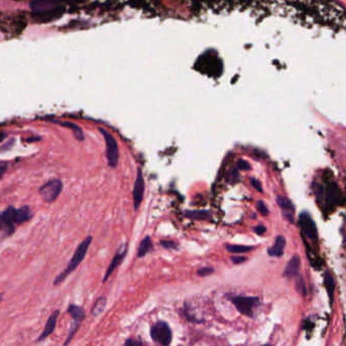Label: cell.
<instances>
[{
    "mask_svg": "<svg viewBox=\"0 0 346 346\" xmlns=\"http://www.w3.org/2000/svg\"><path fill=\"white\" fill-rule=\"evenodd\" d=\"M277 204L279 205V207L282 209L283 212V216L286 217V219L289 221H291L292 223L295 221L294 220V212H295V206L293 204V202L285 196H277L276 198Z\"/></svg>",
    "mask_w": 346,
    "mask_h": 346,
    "instance_id": "cell-11",
    "label": "cell"
},
{
    "mask_svg": "<svg viewBox=\"0 0 346 346\" xmlns=\"http://www.w3.org/2000/svg\"><path fill=\"white\" fill-rule=\"evenodd\" d=\"M57 123L59 125L63 126V127H66V128L71 130L78 140H80V141H84L85 140L84 131L79 125H76V124H74L72 122H68V121H66V122H57Z\"/></svg>",
    "mask_w": 346,
    "mask_h": 346,
    "instance_id": "cell-18",
    "label": "cell"
},
{
    "mask_svg": "<svg viewBox=\"0 0 346 346\" xmlns=\"http://www.w3.org/2000/svg\"><path fill=\"white\" fill-rule=\"evenodd\" d=\"M32 217H33V213L31 212L30 207L28 205H25L15 210L14 222L17 224H21V223H24L30 220Z\"/></svg>",
    "mask_w": 346,
    "mask_h": 346,
    "instance_id": "cell-14",
    "label": "cell"
},
{
    "mask_svg": "<svg viewBox=\"0 0 346 346\" xmlns=\"http://www.w3.org/2000/svg\"><path fill=\"white\" fill-rule=\"evenodd\" d=\"M91 241H92V237L88 236L80 244V246L75 250L72 258L69 261L67 267L55 278L54 285H59L62 282H64L65 279L79 267V265L84 261L86 255H87V250H88V248L91 244Z\"/></svg>",
    "mask_w": 346,
    "mask_h": 346,
    "instance_id": "cell-1",
    "label": "cell"
},
{
    "mask_svg": "<svg viewBox=\"0 0 346 346\" xmlns=\"http://www.w3.org/2000/svg\"><path fill=\"white\" fill-rule=\"evenodd\" d=\"M296 289H297V292L299 294H301L303 296V298H305L307 296V292H306V287H305V283L303 281V278L302 276L299 277V279L297 280V283H296Z\"/></svg>",
    "mask_w": 346,
    "mask_h": 346,
    "instance_id": "cell-24",
    "label": "cell"
},
{
    "mask_svg": "<svg viewBox=\"0 0 346 346\" xmlns=\"http://www.w3.org/2000/svg\"><path fill=\"white\" fill-rule=\"evenodd\" d=\"M31 7H32V10L36 13H44L46 11H48L49 9L51 10L52 8V4L48 1H34L32 4H31Z\"/></svg>",
    "mask_w": 346,
    "mask_h": 346,
    "instance_id": "cell-20",
    "label": "cell"
},
{
    "mask_svg": "<svg viewBox=\"0 0 346 346\" xmlns=\"http://www.w3.org/2000/svg\"><path fill=\"white\" fill-rule=\"evenodd\" d=\"M251 184H252V186H253L258 192H262V191H263L259 180L254 179V178H251Z\"/></svg>",
    "mask_w": 346,
    "mask_h": 346,
    "instance_id": "cell-30",
    "label": "cell"
},
{
    "mask_svg": "<svg viewBox=\"0 0 346 346\" xmlns=\"http://www.w3.org/2000/svg\"><path fill=\"white\" fill-rule=\"evenodd\" d=\"M106 304H107V298L105 297H100L95 303H93L92 307H91V311H90V314L93 316V317H99L106 309Z\"/></svg>",
    "mask_w": 346,
    "mask_h": 346,
    "instance_id": "cell-19",
    "label": "cell"
},
{
    "mask_svg": "<svg viewBox=\"0 0 346 346\" xmlns=\"http://www.w3.org/2000/svg\"><path fill=\"white\" fill-rule=\"evenodd\" d=\"M214 271H215V270H214V268H212V267H202V268H200V269L197 271V273H198L199 276L205 277V276H208V275L213 274Z\"/></svg>",
    "mask_w": 346,
    "mask_h": 346,
    "instance_id": "cell-26",
    "label": "cell"
},
{
    "mask_svg": "<svg viewBox=\"0 0 346 346\" xmlns=\"http://www.w3.org/2000/svg\"><path fill=\"white\" fill-rule=\"evenodd\" d=\"M59 314H60L59 311H55V312H53V314L50 315V317L48 318L47 323H46V325H45V328H44L42 334H41V335L37 338V340H36L37 342L43 341V340H45L48 336H50V335L54 332V330H55V328H56L57 321H58Z\"/></svg>",
    "mask_w": 346,
    "mask_h": 346,
    "instance_id": "cell-10",
    "label": "cell"
},
{
    "mask_svg": "<svg viewBox=\"0 0 346 346\" xmlns=\"http://www.w3.org/2000/svg\"><path fill=\"white\" fill-rule=\"evenodd\" d=\"M232 261H233V263H235V264H241V263L247 261V257H243V256H234V257H232Z\"/></svg>",
    "mask_w": 346,
    "mask_h": 346,
    "instance_id": "cell-31",
    "label": "cell"
},
{
    "mask_svg": "<svg viewBox=\"0 0 346 346\" xmlns=\"http://www.w3.org/2000/svg\"><path fill=\"white\" fill-rule=\"evenodd\" d=\"M184 216L194 220H206L210 218V214L206 210H197V212H185Z\"/></svg>",
    "mask_w": 346,
    "mask_h": 346,
    "instance_id": "cell-21",
    "label": "cell"
},
{
    "mask_svg": "<svg viewBox=\"0 0 346 346\" xmlns=\"http://www.w3.org/2000/svg\"><path fill=\"white\" fill-rule=\"evenodd\" d=\"M285 248V239L282 236H278L272 247L268 249V254L272 257H281Z\"/></svg>",
    "mask_w": 346,
    "mask_h": 346,
    "instance_id": "cell-13",
    "label": "cell"
},
{
    "mask_svg": "<svg viewBox=\"0 0 346 346\" xmlns=\"http://www.w3.org/2000/svg\"><path fill=\"white\" fill-rule=\"evenodd\" d=\"M324 283L329 296V299L331 301V303H333V299H334V290H335V282H334V278L333 275L331 274V272L329 270H326L324 273Z\"/></svg>",
    "mask_w": 346,
    "mask_h": 346,
    "instance_id": "cell-15",
    "label": "cell"
},
{
    "mask_svg": "<svg viewBox=\"0 0 346 346\" xmlns=\"http://www.w3.org/2000/svg\"><path fill=\"white\" fill-rule=\"evenodd\" d=\"M150 251H152V243H151V239L150 237H145L138 248V252H137V257L138 258H142L144 257L147 253H149Z\"/></svg>",
    "mask_w": 346,
    "mask_h": 346,
    "instance_id": "cell-17",
    "label": "cell"
},
{
    "mask_svg": "<svg viewBox=\"0 0 346 346\" xmlns=\"http://www.w3.org/2000/svg\"><path fill=\"white\" fill-rule=\"evenodd\" d=\"M257 210L259 212L260 214L263 216V217H267L269 215V212H268V208L266 207V205L263 203V201L259 200L257 202Z\"/></svg>",
    "mask_w": 346,
    "mask_h": 346,
    "instance_id": "cell-27",
    "label": "cell"
},
{
    "mask_svg": "<svg viewBox=\"0 0 346 346\" xmlns=\"http://www.w3.org/2000/svg\"><path fill=\"white\" fill-rule=\"evenodd\" d=\"M67 312L68 314L71 316V318L74 320V321H78V322H83L85 319H86V312L84 310V307L80 306V305H76V304H73L71 303L68 309H67Z\"/></svg>",
    "mask_w": 346,
    "mask_h": 346,
    "instance_id": "cell-16",
    "label": "cell"
},
{
    "mask_svg": "<svg viewBox=\"0 0 346 346\" xmlns=\"http://www.w3.org/2000/svg\"><path fill=\"white\" fill-rule=\"evenodd\" d=\"M63 188V184L59 179H53L45 183L40 187L39 192L46 202H54L60 195Z\"/></svg>",
    "mask_w": 346,
    "mask_h": 346,
    "instance_id": "cell-6",
    "label": "cell"
},
{
    "mask_svg": "<svg viewBox=\"0 0 346 346\" xmlns=\"http://www.w3.org/2000/svg\"><path fill=\"white\" fill-rule=\"evenodd\" d=\"M7 167L8 165L6 162H0V178L7 171Z\"/></svg>",
    "mask_w": 346,
    "mask_h": 346,
    "instance_id": "cell-32",
    "label": "cell"
},
{
    "mask_svg": "<svg viewBox=\"0 0 346 346\" xmlns=\"http://www.w3.org/2000/svg\"><path fill=\"white\" fill-rule=\"evenodd\" d=\"M225 249L230 253H246L252 251L254 247L252 246H243V245H225Z\"/></svg>",
    "mask_w": 346,
    "mask_h": 346,
    "instance_id": "cell-22",
    "label": "cell"
},
{
    "mask_svg": "<svg viewBox=\"0 0 346 346\" xmlns=\"http://www.w3.org/2000/svg\"><path fill=\"white\" fill-rule=\"evenodd\" d=\"M39 139L40 138H30V139H28V141H33V140L35 141V140H39Z\"/></svg>",
    "mask_w": 346,
    "mask_h": 346,
    "instance_id": "cell-36",
    "label": "cell"
},
{
    "mask_svg": "<svg viewBox=\"0 0 346 346\" xmlns=\"http://www.w3.org/2000/svg\"><path fill=\"white\" fill-rule=\"evenodd\" d=\"M0 229H1V222H0Z\"/></svg>",
    "mask_w": 346,
    "mask_h": 346,
    "instance_id": "cell-38",
    "label": "cell"
},
{
    "mask_svg": "<svg viewBox=\"0 0 346 346\" xmlns=\"http://www.w3.org/2000/svg\"><path fill=\"white\" fill-rule=\"evenodd\" d=\"M255 233L257 234V235H259V236H262L265 232H266V227L264 226V225H258L257 227H255Z\"/></svg>",
    "mask_w": 346,
    "mask_h": 346,
    "instance_id": "cell-33",
    "label": "cell"
},
{
    "mask_svg": "<svg viewBox=\"0 0 346 346\" xmlns=\"http://www.w3.org/2000/svg\"><path fill=\"white\" fill-rule=\"evenodd\" d=\"M139 344H142V342L136 341V340H132V339H128V340L125 342V345H139Z\"/></svg>",
    "mask_w": 346,
    "mask_h": 346,
    "instance_id": "cell-34",
    "label": "cell"
},
{
    "mask_svg": "<svg viewBox=\"0 0 346 346\" xmlns=\"http://www.w3.org/2000/svg\"><path fill=\"white\" fill-rule=\"evenodd\" d=\"M300 266H301V259L299 255H295L286 265V268L284 270V276L289 278H293L299 275L300 272Z\"/></svg>",
    "mask_w": 346,
    "mask_h": 346,
    "instance_id": "cell-12",
    "label": "cell"
},
{
    "mask_svg": "<svg viewBox=\"0 0 346 346\" xmlns=\"http://www.w3.org/2000/svg\"><path fill=\"white\" fill-rule=\"evenodd\" d=\"M80 324H81V322H78V321H74V320H73V322H72V324H71V326H70V330H69L67 339H66L65 342L63 343L64 345L69 344V342L72 340L74 334L76 333V331H78V329H79V327H80Z\"/></svg>",
    "mask_w": 346,
    "mask_h": 346,
    "instance_id": "cell-23",
    "label": "cell"
},
{
    "mask_svg": "<svg viewBox=\"0 0 346 346\" xmlns=\"http://www.w3.org/2000/svg\"><path fill=\"white\" fill-rule=\"evenodd\" d=\"M127 254V245H123L120 249H119V252L114 256V258L112 260V262L110 263L107 271H106V274L104 276V279H103V282H106L107 279L111 276V274L114 272V270L121 264V262L124 260L125 256Z\"/></svg>",
    "mask_w": 346,
    "mask_h": 346,
    "instance_id": "cell-9",
    "label": "cell"
},
{
    "mask_svg": "<svg viewBox=\"0 0 346 346\" xmlns=\"http://www.w3.org/2000/svg\"><path fill=\"white\" fill-rule=\"evenodd\" d=\"M232 303H234L237 307V310L250 318L253 317L254 310L259 305V298L258 297H242L237 296L229 298Z\"/></svg>",
    "mask_w": 346,
    "mask_h": 346,
    "instance_id": "cell-4",
    "label": "cell"
},
{
    "mask_svg": "<svg viewBox=\"0 0 346 346\" xmlns=\"http://www.w3.org/2000/svg\"><path fill=\"white\" fill-rule=\"evenodd\" d=\"M5 137H6L5 133H3V132H0V142H1V141H3Z\"/></svg>",
    "mask_w": 346,
    "mask_h": 346,
    "instance_id": "cell-35",
    "label": "cell"
},
{
    "mask_svg": "<svg viewBox=\"0 0 346 346\" xmlns=\"http://www.w3.org/2000/svg\"><path fill=\"white\" fill-rule=\"evenodd\" d=\"M238 169L239 170H242V171H248V170H251V166L248 162H246L245 160H240L238 162Z\"/></svg>",
    "mask_w": 346,
    "mask_h": 346,
    "instance_id": "cell-28",
    "label": "cell"
},
{
    "mask_svg": "<svg viewBox=\"0 0 346 346\" xmlns=\"http://www.w3.org/2000/svg\"><path fill=\"white\" fill-rule=\"evenodd\" d=\"M2 301V294H0V302Z\"/></svg>",
    "mask_w": 346,
    "mask_h": 346,
    "instance_id": "cell-37",
    "label": "cell"
},
{
    "mask_svg": "<svg viewBox=\"0 0 346 346\" xmlns=\"http://www.w3.org/2000/svg\"><path fill=\"white\" fill-rule=\"evenodd\" d=\"M161 245L166 248V249H169V250H174L177 248V244L174 243L173 241H162L161 242Z\"/></svg>",
    "mask_w": 346,
    "mask_h": 346,
    "instance_id": "cell-29",
    "label": "cell"
},
{
    "mask_svg": "<svg viewBox=\"0 0 346 346\" xmlns=\"http://www.w3.org/2000/svg\"><path fill=\"white\" fill-rule=\"evenodd\" d=\"M299 223L302 229L303 236L311 240L312 242L317 243L318 241V232L317 227L315 224V221L312 219L311 216L307 213H302L300 218H299Z\"/></svg>",
    "mask_w": 346,
    "mask_h": 346,
    "instance_id": "cell-7",
    "label": "cell"
},
{
    "mask_svg": "<svg viewBox=\"0 0 346 346\" xmlns=\"http://www.w3.org/2000/svg\"><path fill=\"white\" fill-rule=\"evenodd\" d=\"M150 336L153 341L162 344L169 345L172 342V331L170 326L163 321L156 323L150 330Z\"/></svg>",
    "mask_w": 346,
    "mask_h": 346,
    "instance_id": "cell-5",
    "label": "cell"
},
{
    "mask_svg": "<svg viewBox=\"0 0 346 346\" xmlns=\"http://www.w3.org/2000/svg\"><path fill=\"white\" fill-rule=\"evenodd\" d=\"M144 179H143V174L141 172L140 169L137 171V176L136 180L134 183V188H133V206L134 210H137L142 202L143 199V194H144Z\"/></svg>",
    "mask_w": 346,
    "mask_h": 346,
    "instance_id": "cell-8",
    "label": "cell"
},
{
    "mask_svg": "<svg viewBox=\"0 0 346 346\" xmlns=\"http://www.w3.org/2000/svg\"><path fill=\"white\" fill-rule=\"evenodd\" d=\"M316 195L318 200L325 198L327 204L331 207L343 204V195L339 187L334 183L330 184L326 190L321 185L316 186Z\"/></svg>",
    "mask_w": 346,
    "mask_h": 346,
    "instance_id": "cell-2",
    "label": "cell"
},
{
    "mask_svg": "<svg viewBox=\"0 0 346 346\" xmlns=\"http://www.w3.org/2000/svg\"><path fill=\"white\" fill-rule=\"evenodd\" d=\"M227 180H228V182H229V183H232V184H235V183H237V182L240 180V176H239V172H238V170H236V169L232 170V171L229 172V174H228V178H227Z\"/></svg>",
    "mask_w": 346,
    "mask_h": 346,
    "instance_id": "cell-25",
    "label": "cell"
},
{
    "mask_svg": "<svg viewBox=\"0 0 346 346\" xmlns=\"http://www.w3.org/2000/svg\"><path fill=\"white\" fill-rule=\"evenodd\" d=\"M102 135L104 136L105 142H106V147H107V160H108V165L110 168L115 169L118 166L119 162V148H118V143L114 136L106 129L104 128H99Z\"/></svg>",
    "mask_w": 346,
    "mask_h": 346,
    "instance_id": "cell-3",
    "label": "cell"
}]
</instances>
